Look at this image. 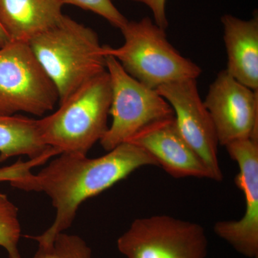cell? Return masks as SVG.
Segmentation results:
<instances>
[{"label": "cell", "instance_id": "1", "mask_svg": "<svg viewBox=\"0 0 258 258\" xmlns=\"http://www.w3.org/2000/svg\"><path fill=\"white\" fill-rule=\"evenodd\" d=\"M146 166H158L149 153L124 142L102 157L62 153L36 174L11 186L28 191H42L56 210L55 220L42 235L31 237L38 244L52 242L71 227L80 205Z\"/></svg>", "mask_w": 258, "mask_h": 258}, {"label": "cell", "instance_id": "2", "mask_svg": "<svg viewBox=\"0 0 258 258\" xmlns=\"http://www.w3.org/2000/svg\"><path fill=\"white\" fill-rule=\"evenodd\" d=\"M28 43L55 85L59 103L107 71L104 47L96 32L67 15Z\"/></svg>", "mask_w": 258, "mask_h": 258}, {"label": "cell", "instance_id": "3", "mask_svg": "<svg viewBox=\"0 0 258 258\" xmlns=\"http://www.w3.org/2000/svg\"><path fill=\"white\" fill-rule=\"evenodd\" d=\"M111 103V81L106 71L59 103L55 112L37 120L42 142L60 154L87 155L108 130Z\"/></svg>", "mask_w": 258, "mask_h": 258}, {"label": "cell", "instance_id": "4", "mask_svg": "<svg viewBox=\"0 0 258 258\" xmlns=\"http://www.w3.org/2000/svg\"><path fill=\"white\" fill-rule=\"evenodd\" d=\"M124 43L119 47L103 45L127 74L152 89L176 81L198 79L201 68L181 55L168 41L165 30L145 17L128 21L120 29Z\"/></svg>", "mask_w": 258, "mask_h": 258}, {"label": "cell", "instance_id": "5", "mask_svg": "<svg viewBox=\"0 0 258 258\" xmlns=\"http://www.w3.org/2000/svg\"><path fill=\"white\" fill-rule=\"evenodd\" d=\"M58 101L55 85L28 42L10 41L0 48V114L42 116Z\"/></svg>", "mask_w": 258, "mask_h": 258}, {"label": "cell", "instance_id": "6", "mask_svg": "<svg viewBox=\"0 0 258 258\" xmlns=\"http://www.w3.org/2000/svg\"><path fill=\"white\" fill-rule=\"evenodd\" d=\"M111 81V126L100 143L107 152L126 142L148 125L174 116L165 98L127 74L116 59L106 55Z\"/></svg>", "mask_w": 258, "mask_h": 258}, {"label": "cell", "instance_id": "7", "mask_svg": "<svg viewBox=\"0 0 258 258\" xmlns=\"http://www.w3.org/2000/svg\"><path fill=\"white\" fill-rule=\"evenodd\" d=\"M117 247L127 258H206L208 240L200 224L154 215L134 220Z\"/></svg>", "mask_w": 258, "mask_h": 258}, {"label": "cell", "instance_id": "8", "mask_svg": "<svg viewBox=\"0 0 258 258\" xmlns=\"http://www.w3.org/2000/svg\"><path fill=\"white\" fill-rule=\"evenodd\" d=\"M156 91L170 104L179 133L205 163L214 181H222L216 130L202 101L197 79L167 83Z\"/></svg>", "mask_w": 258, "mask_h": 258}, {"label": "cell", "instance_id": "9", "mask_svg": "<svg viewBox=\"0 0 258 258\" xmlns=\"http://www.w3.org/2000/svg\"><path fill=\"white\" fill-rule=\"evenodd\" d=\"M203 102L219 144L226 147L236 141L258 139V91L239 83L224 70L210 85Z\"/></svg>", "mask_w": 258, "mask_h": 258}, {"label": "cell", "instance_id": "10", "mask_svg": "<svg viewBox=\"0 0 258 258\" xmlns=\"http://www.w3.org/2000/svg\"><path fill=\"white\" fill-rule=\"evenodd\" d=\"M225 147L239 167L235 183L243 192L245 211L240 220L216 222L214 232L244 257L258 258V139L236 141Z\"/></svg>", "mask_w": 258, "mask_h": 258}, {"label": "cell", "instance_id": "11", "mask_svg": "<svg viewBox=\"0 0 258 258\" xmlns=\"http://www.w3.org/2000/svg\"><path fill=\"white\" fill-rule=\"evenodd\" d=\"M126 142L149 153L173 177L213 180L205 163L179 133L174 116L148 125Z\"/></svg>", "mask_w": 258, "mask_h": 258}, {"label": "cell", "instance_id": "12", "mask_svg": "<svg viewBox=\"0 0 258 258\" xmlns=\"http://www.w3.org/2000/svg\"><path fill=\"white\" fill-rule=\"evenodd\" d=\"M227 51L225 71L247 88L258 91V18L242 20L231 15L222 17Z\"/></svg>", "mask_w": 258, "mask_h": 258}, {"label": "cell", "instance_id": "13", "mask_svg": "<svg viewBox=\"0 0 258 258\" xmlns=\"http://www.w3.org/2000/svg\"><path fill=\"white\" fill-rule=\"evenodd\" d=\"M62 0H0V25L10 41L29 42L63 16Z\"/></svg>", "mask_w": 258, "mask_h": 258}, {"label": "cell", "instance_id": "14", "mask_svg": "<svg viewBox=\"0 0 258 258\" xmlns=\"http://www.w3.org/2000/svg\"><path fill=\"white\" fill-rule=\"evenodd\" d=\"M49 148L42 142L37 119L0 114V162L18 156L34 159Z\"/></svg>", "mask_w": 258, "mask_h": 258}, {"label": "cell", "instance_id": "15", "mask_svg": "<svg viewBox=\"0 0 258 258\" xmlns=\"http://www.w3.org/2000/svg\"><path fill=\"white\" fill-rule=\"evenodd\" d=\"M20 237L18 209L6 195L0 193V246L8 252V258H22L18 249Z\"/></svg>", "mask_w": 258, "mask_h": 258}, {"label": "cell", "instance_id": "16", "mask_svg": "<svg viewBox=\"0 0 258 258\" xmlns=\"http://www.w3.org/2000/svg\"><path fill=\"white\" fill-rule=\"evenodd\" d=\"M32 258H91V249L79 236L62 233L52 242L38 244Z\"/></svg>", "mask_w": 258, "mask_h": 258}, {"label": "cell", "instance_id": "17", "mask_svg": "<svg viewBox=\"0 0 258 258\" xmlns=\"http://www.w3.org/2000/svg\"><path fill=\"white\" fill-rule=\"evenodd\" d=\"M60 154V152L50 147L43 154L34 159L24 161L21 159L11 165L0 168V182L9 181L10 184L21 181L32 174V170L37 166L45 164L51 158Z\"/></svg>", "mask_w": 258, "mask_h": 258}, {"label": "cell", "instance_id": "18", "mask_svg": "<svg viewBox=\"0 0 258 258\" xmlns=\"http://www.w3.org/2000/svg\"><path fill=\"white\" fill-rule=\"evenodd\" d=\"M64 5H71L92 12L106 20L115 28L121 29L128 21L120 13L112 0H62Z\"/></svg>", "mask_w": 258, "mask_h": 258}, {"label": "cell", "instance_id": "19", "mask_svg": "<svg viewBox=\"0 0 258 258\" xmlns=\"http://www.w3.org/2000/svg\"><path fill=\"white\" fill-rule=\"evenodd\" d=\"M135 3H142L150 9L154 23L158 26L166 30L169 23L166 14V0H130Z\"/></svg>", "mask_w": 258, "mask_h": 258}, {"label": "cell", "instance_id": "20", "mask_svg": "<svg viewBox=\"0 0 258 258\" xmlns=\"http://www.w3.org/2000/svg\"><path fill=\"white\" fill-rule=\"evenodd\" d=\"M10 41L9 37L8 36L4 29H3V27L0 25V48L5 46V45L8 44Z\"/></svg>", "mask_w": 258, "mask_h": 258}]
</instances>
